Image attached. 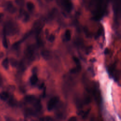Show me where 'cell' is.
I'll return each mask as SVG.
<instances>
[{
	"label": "cell",
	"mask_w": 121,
	"mask_h": 121,
	"mask_svg": "<svg viewBox=\"0 0 121 121\" xmlns=\"http://www.w3.org/2000/svg\"><path fill=\"white\" fill-rule=\"evenodd\" d=\"M77 120V119L76 117H70L69 119V121H76Z\"/></svg>",
	"instance_id": "ac0fdd59"
},
{
	"label": "cell",
	"mask_w": 121,
	"mask_h": 121,
	"mask_svg": "<svg viewBox=\"0 0 121 121\" xmlns=\"http://www.w3.org/2000/svg\"><path fill=\"white\" fill-rule=\"evenodd\" d=\"M42 55H43V57H46L47 56H48V55H49V52H47V51H44L43 52H42Z\"/></svg>",
	"instance_id": "e0dca14e"
},
{
	"label": "cell",
	"mask_w": 121,
	"mask_h": 121,
	"mask_svg": "<svg viewBox=\"0 0 121 121\" xmlns=\"http://www.w3.org/2000/svg\"><path fill=\"white\" fill-rule=\"evenodd\" d=\"M5 34H4V35L3 37V39H2V44L3 46H4V48H7L8 47V42H7V40L6 39V37L5 35Z\"/></svg>",
	"instance_id": "7c38bea8"
},
{
	"label": "cell",
	"mask_w": 121,
	"mask_h": 121,
	"mask_svg": "<svg viewBox=\"0 0 121 121\" xmlns=\"http://www.w3.org/2000/svg\"><path fill=\"white\" fill-rule=\"evenodd\" d=\"M2 83H3V81H2V76H1V75L0 74V86L2 85Z\"/></svg>",
	"instance_id": "d6986e66"
},
{
	"label": "cell",
	"mask_w": 121,
	"mask_h": 121,
	"mask_svg": "<svg viewBox=\"0 0 121 121\" xmlns=\"http://www.w3.org/2000/svg\"><path fill=\"white\" fill-rule=\"evenodd\" d=\"M9 59L8 58H6L2 61V63H1L2 66L3 67L4 69H7L9 67Z\"/></svg>",
	"instance_id": "ba28073f"
},
{
	"label": "cell",
	"mask_w": 121,
	"mask_h": 121,
	"mask_svg": "<svg viewBox=\"0 0 121 121\" xmlns=\"http://www.w3.org/2000/svg\"><path fill=\"white\" fill-rule=\"evenodd\" d=\"M38 81V78L37 76L35 74H34L32 75L30 78V82L31 85H35L36 84Z\"/></svg>",
	"instance_id": "9c48e42d"
},
{
	"label": "cell",
	"mask_w": 121,
	"mask_h": 121,
	"mask_svg": "<svg viewBox=\"0 0 121 121\" xmlns=\"http://www.w3.org/2000/svg\"><path fill=\"white\" fill-rule=\"evenodd\" d=\"M15 0L16 4L19 6H22L24 3V0Z\"/></svg>",
	"instance_id": "4fadbf2b"
},
{
	"label": "cell",
	"mask_w": 121,
	"mask_h": 121,
	"mask_svg": "<svg viewBox=\"0 0 121 121\" xmlns=\"http://www.w3.org/2000/svg\"></svg>",
	"instance_id": "603a6c76"
},
{
	"label": "cell",
	"mask_w": 121,
	"mask_h": 121,
	"mask_svg": "<svg viewBox=\"0 0 121 121\" xmlns=\"http://www.w3.org/2000/svg\"><path fill=\"white\" fill-rule=\"evenodd\" d=\"M108 52H109V50H108L107 49H106L105 50V53H108Z\"/></svg>",
	"instance_id": "7402d4cb"
},
{
	"label": "cell",
	"mask_w": 121,
	"mask_h": 121,
	"mask_svg": "<svg viewBox=\"0 0 121 121\" xmlns=\"http://www.w3.org/2000/svg\"><path fill=\"white\" fill-rule=\"evenodd\" d=\"M9 97V93L6 91H2L0 93V99L3 101L7 100Z\"/></svg>",
	"instance_id": "8992f818"
},
{
	"label": "cell",
	"mask_w": 121,
	"mask_h": 121,
	"mask_svg": "<svg viewBox=\"0 0 121 121\" xmlns=\"http://www.w3.org/2000/svg\"><path fill=\"white\" fill-rule=\"evenodd\" d=\"M55 39V36L53 35H51L49 36V38H48V40L51 42H53Z\"/></svg>",
	"instance_id": "9a60e30c"
},
{
	"label": "cell",
	"mask_w": 121,
	"mask_h": 121,
	"mask_svg": "<svg viewBox=\"0 0 121 121\" xmlns=\"http://www.w3.org/2000/svg\"><path fill=\"white\" fill-rule=\"evenodd\" d=\"M26 7H27V9L29 11L32 12L34 9L35 6H34V4H33V3H32L31 1H28L26 3Z\"/></svg>",
	"instance_id": "30bf717a"
},
{
	"label": "cell",
	"mask_w": 121,
	"mask_h": 121,
	"mask_svg": "<svg viewBox=\"0 0 121 121\" xmlns=\"http://www.w3.org/2000/svg\"><path fill=\"white\" fill-rule=\"evenodd\" d=\"M57 3L67 12H70L72 9V4L70 0H57Z\"/></svg>",
	"instance_id": "7a4b0ae2"
},
{
	"label": "cell",
	"mask_w": 121,
	"mask_h": 121,
	"mask_svg": "<svg viewBox=\"0 0 121 121\" xmlns=\"http://www.w3.org/2000/svg\"><path fill=\"white\" fill-rule=\"evenodd\" d=\"M10 62V64H11V65L12 66H14V67H15L16 66H17V62L16 61V60H15V59H11L10 60H9Z\"/></svg>",
	"instance_id": "5bb4252c"
},
{
	"label": "cell",
	"mask_w": 121,
	"mask_h": 121,
	"mask_svg": "<svg viewBox=\"0 0 121 121\" xmlns=\"http://www.w3.org/2000/svg\"><path fill=\"white\" fill-rule=\"evenodd\" d=\"M6 10L10 13L13 14L16 12L17 10L16 8L15 7L12 2L11 1H8L6 3L5 5Z\"/></svg>",
	"instance_id": "277c9868"
},
{
	"label": "cell",
	"mask_w": 121,
	"mask_h": 121,
	"mask_svg": "<svg viewBox=\"0 0 121 121\" xmlns=\"http://www.w3.org/2000/svg\"><path fill=\"white\" fill-rule=\"evenodd\" d=\"M17 26L15 22L9 21L5 23L4 28V32L6 35H14L17 32Z\"/></svg>",
	"instance_id": "6da1fadb"
},
{
	"label": "cell",
	"mask_w": 121,
	"mask_h": 121,
	"mask_svg": "<svg viewBox=\"0 0 121 121\" xmlns=\"http://www.w3.org/2000/svg\"><path fill=\"white\" fill-rule=\"evenodd\" d=\"M73 59H74V60L75 62V63H76V64H77V66H80L79 60L77 57H74L73 58Z\"/></svg>",
	"instance_id": "2e32d148"
},
{
	"label": "cell",
	"mask_w": 121,
	"mask_h": 121,
	"mask_svg": "<svg viewBox=\"0 0 121 121\" xmlns=\"http://www.w3.org/2000/svg\"><path fill=\"white\" fill-rule=\"evenodd\" d=\"M20 15L24 21H27L29 18V16L27 13L24 10L21 9L20 11Z\"/></svg>",
	"instance_id": "52a82bcc"
},
{
	"label": "cell",
	"mask_w": 121,
	"mask_h": 121,
	"mask_svg": "<svg viewBox=\"0 0 121 121\" xmlns=\"http://www.w3.org/2000/svg\"><path fill=\"white\" fill-rule=\"evenodd\" d=\"M59 101V98L57 96L52 97L48 102L47 104V109L48 111H52L56 106Z\"/></svg>",
	"instance_id": "3957f363"
},
{
	"label": "cell",
	"mask_w": 121,
	"mask_h": 121,
	"mask_svg": "<svg viewBox=\"0 0 121 121\" xmlns=\"http://www.w3.org/2000/svg\"><path fill=\"white\" fill-rule=\"evenodd\" d=\"M34 53V50L32 46H29L26 49L25 52V55L28 59H31L33 57Z\"/></svg>",
	"instance_id": "5b68a950"
},
{
	"label": "cell",
	"mask_w": 121,
	"mask_h": 121,
	"mask_svg": "<svg viewBox=\"0 0 121 121\" xmlns=\"http://www.w3.org/2000/svg\"><path fill=\"white\" fill-rule=\"evenodd\" d=\"M3 55H4L3 53L2 52H0V59L3 56Z\"/></svg>",
	"instance_id": "ffe728a7"
},
{
	"label": "cell",
	"mask_w": 121,
	"mask_h": 121,
	"mask_svg": "<svg viewBox=\"0 0 121 121\" xmlns=\"http://www.w3.org/2000/svg\"><path fill=\"white\" fill-rule=\"evenodd\" d=\"M64 36L66 41H69L70 40L71 38V32L69 30L67 29L66 30L64 34Z\"/></svg>",
	"instance_id": "8fae6325"
},
{
	"label": "cell",
	"mask_w": 121,
	"mask_h": 121,
	"mask_svg": "<svg viewBox=\"0 0 121 121\" xmlns=\"http://www.w3.org/2000/svg\"><path fill=\"white\" fill-rule=\"evenodd\" d=\"M3 16V14L2 13H0V19H1Z\"/></svg>",
	"instance_id": "44dd1931"
}]
</instances>
